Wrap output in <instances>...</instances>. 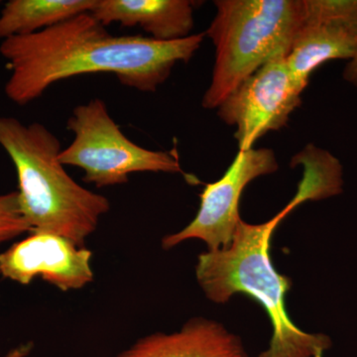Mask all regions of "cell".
Instances as JSON below:
<instances>
[{
  "mask_svg": "<svg viewBox=\"0 0 357 357\" xmlns=\"http://www.w3.org/2000/svg\"><path fill=\"white\" fill-rule=\"evenodd\" d=\"M342 77L345 82L357 89V52L354 57L345 66Z\"/></svg>",
  "mask_w": 357,
  "mask_h": 357,
  "instance_id": "obj_14",
  "label": "cell"
},
{
  "mask_svg": "<svg viewBox=\"0 0 357 357\" xmlns=\"http://www.w3.org/2000/svg\"><path fill=\"white\" fill-rule=\"evenodd\" d=\"M0 146L15 167L21 211L32 232L56 234L84 248L110 203L66 172L57 136L38 122L0 116Z\"/></svg>",
  "mask_w": 357,
  "mask_h": 357,
  "instance_id": "obj_3",
  "label": "cell"
},
{
  "mask_svg": "<svg viewBox=\"0 0 357 357\" xmlns=\"http://www.w3.org/2000/svg\"><path fill=\"white\" fill-rule=\"evenodd\" d=\"M357 52V0H304L299 31L286 61L304 91L319 66L351 60Z\"/></svg>",
  "mask_w": 357,
  "mask_h": 357,
  "instance_id": "obj_8",
  "label": "cell"
},
{
  "mask_svg": "<svg viewBox=\"0 0 357 357\" xmlns=\"http://www.w3.org/2000/svg\"><path fill=\"white\" fill-rule=\"evenodd\" d=\"M204 36L199 33L175 41L117 36L91 13L79 14L34 34L1 41L0 54L11 73L4 91L11 102L26 105L63 79L109 73L124 86L154 93L174 66L194 57Z\"/></svg>",
  "mask_w": 357,
  "mask_h": 357,
  "instance_id": "obj_1",
  "label": "cell"
},
{
  "mask_svg": "<svg viewBox=\"0 0 357 357\" xmlns=\"http://www.w3.org/2000/svg\"><path fill=\"white\" fill-rule=\"evenodd\" d=\"M286 58L263 65L218 105V117L236 128L234 137L241 151L253 148L269 131L287 126L291 114L302 105L304 91L294 79Z\"/></svg>",
  "mask_w": 357,
  "mask_h": 357,
  "instance_id": "obj_6",
  "label": "cell"
},
{
  "mask_svg": "<svg viewBox=\"0 0 357 357\" xmlns=\"http://www.w3.org/2000/svg\"><path fill=\"white\" fill-rule=\"evenodd\" d=\"M305 201L298 192L285 210L261 225L241 220L229 248L198 257L197 279L208 300L222 304L234 294L243 293L264 307L273 335L269 347L258 357H324L332 347L328 335L304 332L289 318L285 299L292 281L278 273L270 255L279 223Z\"/></svg>",
  "mask_w": 357,
  "mask_h": 357,
  "instance_id": "obj_2",
  "label": "cell"
},
{
  "mask_svg": "<svg viewBox=\"0 0 357 357\" xmlns=\"http://www.w3.org/2000/svg\"><path fill=\"white\" fill-rule=\"evenodd\" d=\"M114 357H249L241 338L222 324L192 319L178 332L140 338Z\"/></svg>",
  "mask_w": 357,
  "mask_h": 357,
  "instance_id": "obj_10",
  "label": "cell"
},
{
  "mask_svg": "<svg viewBox=\"0 0 357 357\" xmlns=\"http://www.w3.org/2000/svg\"><path fill=\"white\" fill-rule=\"evenodd\" d=\"M32 349V342H27V344H23L20 345V347H14V349H11V351L3 357H26L29 356Z\"/></svg>",
  "mask_w": 357,
  "mask_h": 357,
  "instance_id": "obj_15",
  "label": "cell"
},
{
  "mask_svg": "<svg viewBox=\"0 0 357 357\" xmlns=\"http://www.w3.org/2000/svg\"><path fill=\"white\" fill-rule=\"evenodd\" d=\"M204 33L215 48L204 109H218L244 79L278 57H287L299 31L304 0H217Z\"/></svg>",
  "mask_w": 357,
  "mask_h": 357,
  "instance_id": "obj_4",
  "label": "cell"
},
{
  "mask_svg": "<svg viewBox=\"0 0 357 357\" xmlns=\"http://www.w3.org/2000/svg\"><path fill=\"white\" fill-rule=\"evenodd\" d=\"M278 168L271 149L239 150L225 175L204 188L196 218L184 229L164 237L163 248L170 249L192 238L203 241L208 245V251L229 248L241 220L239 202L243 190L251 181L275 173Z\"/></svg>",
  "mask_w": 357,
  "mask_h": 357,
  "instance_id": "obj_7",
  "label": "cell"
},
{
  "mask_svg": "<svg viewBox=\"0 0 357 357\" xmlns=\"http://www.w3.org/2000/svg\"><path fill=\"white\" fill-rule=\"evenodd\" d=\"M67 128L74 140L59 160L82 169L84 182L96 188L126 184L133 173L184 174L176 151L146 149L126 137L100 98L75 107Z\"/></svg>",
  "mask_w": 357,
  "mask_h": 357,
  "instance_id": "obj_5",
  "label": "cell"
},
{
  "mask_svg": "<svg viewBox=\"0 0 357 357\" xmlns=\"http://www.w3.org/2000/svg\"><path fill=\"white\" fill-rule=\"evenodd\" d=\"M26 232H32L21 211L18 192L0 195V245Z\"/></svg>",
  "mask_w": 357,
  "mask_h": 357,
  "instance_id": "obj_13",
  "label": "cell"
},
{
  "mask_svg": "<svg viewBox=\"0 0 357 357\" xmlns=\"http://www.w3.org/2000/svg\"><path fill=\"white\" fill-rule=\"evenodd\" d=\"M195 2L190 0H96L91 10L103 26L140 27L159 41L191 36Z\"/></svg>",
  "mask_w": 357,
  "mask_h": 357,
  "instance_id": "obj_11",
  "label": "cell"
},
{
  "mask_svg": "<svg viewBox=\"0 0 357 357\" xmlns=\"http://www.w3.org/2000/svg\"><path fill=\"white\" fill-rule=\"evenodd\" d=\"M96 0H10L0 13V40L34 34L86 13Z\"/></svg>",
  "mask_w": 357,
  "mask_h": 357,
  "instance_id": "obj_12",
  "label": "cell"
},
{
  "mask_svg": "<svg viewBox=\"0 0 357 357\" xmlns=\"http://www.w3.org/2000/svg\"><path fill=\"white\" fill-rule=\"evenodd\" d=\"M91 256L65 237L33 231L0 255V275L21 285L41 277L64 292L79 290L93 280Z\"/></svg>",
  "mask_w": 357,
  "mask_h": 357,
  "instance_id": "obj_9",
  "label": "cell"
}]
</instances>
